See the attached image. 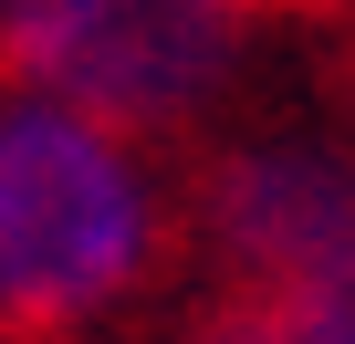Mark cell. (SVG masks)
<instances>
[{"mask_svg":"<svg viewBox=\"0 0 355 344\" xmlns=\"http://www.w3.org/2000/svg\"><path fill=\"white\" fill-rule=\"evenodd\" d=\"M189 292V156L0 94V344H146Z\"/></svg>","mask_w":355,"mask_h":344,"instance_id":"obj_1","label":"cell"},{"mask_svg":"<svg viewBox=\"0 0 355 344\" xmlns=\"http://www.w3.org/2000/svg\"><path fill=\"white\" fill-rule=\"evenodd\" d=\"M0 94L189 156L261 94V0H0Z\"/></svg>","mask_w":355,"mask_h":344,"instance_id":"obj_2","label":"cell"},{"mask_svg":"<svg viewBox=\"0 0 355 344\" xmlns=\"http://www.w3.org/2000/svg\"><path fill=\"white\" fill-rule=\"evenodd\" d=\"M355 251V105L251 94L189 146V271L199 292H293Z\"/></svg>","mask_w":355,"mask_h":344,"instance_id":"obj_3","label":"cell"},{"mask_svg":"<svg viewBox=\"0 0 355 344\" xmlns=\"http://www.w3.org/2000/svg\"><path fill=\"white\" fill-rule=\"evenodd\" d=\"M146 344H355V251L293 292H189Z\"/></svg>","mask_w":355,"mask_h":344,"instance_id":"obj_4","label":"cell"},{"mask_svg":"<svg viewBox=\"0 0 355 344\" xmlns=\"http://www.w3.org/2000/svg\"><path fill=\"white\" fill-rule=\"evenodd\" d=\"M261 11H272V0H261Z\"/></svg>","mask_w":355,"mask_h":344,"instance_id":"obj_5","label":"cell"}]
</instances>
